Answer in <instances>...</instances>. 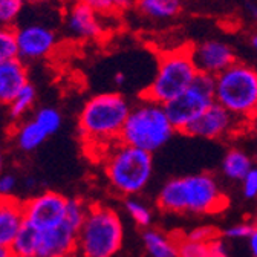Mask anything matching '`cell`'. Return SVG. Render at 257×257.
Masks as SVG:
<instances>
[{"mask_svg":"<svg viewBox=\"0 0 257 257\" xmlns=\"http://www.w3.org/2000/svg\"><path fill=\"white\" fill-rule=\"evenodd\" d=\"M156 204L167 213L211 214L227 208L228 199L213 175L198 173L167 181L158 193Z\"/></svg>","mask_w":257,"mask_h":257,"instance_id":"1","label":"cell"},{"mask_svg":"<svg viewBox=\"0 0 257 257\" xmlns=\"http://www.w3.org/2000/svg\"><path fill=\"white\" fill-rule=\"evenodd\" d=\"M131 109V103L121 93H100L92 96L84 104L78 119L83 140L95 149L103 147L106 153L113 144L119 143Z\"/></svg>","mask_w":257,"mask_h":257,"instance_id":"2","label":"cell"},{"mask_svg":"<svg viewBox=\"0 0 257 257\" xmlns=\"http://www.w3.org/2000/svg\"><path fill=\"white\" fill-rule=\"evenodd\" d=\"M103 158L107 182L116 195L137 196L149 185L153 175L152 153L119 141Z\"/></svg>","mask_w":257,"mask_h":257,"instance_id":"3","label":"cell"},{"mask_svg":"<svg viewBox=\"0 0 257 257\" xmlns=\"http://www.w3.org/2000/svg\"><path fill=\"white\" fill-rule=\"evenodd\" d=\"M175 132L176 128L170 122L166 107L141 96V100L131 109L119 141L153 153L163 149Z\"/></svg>","mask_w":257,"mask_h":257,"instance_id":"4","label":"cell"},{"mask_svg":"<svg viewBox=\"0 0 257 257\" xmlns=\"http://www.w3.org/2000/svg\"><path fill=\"white\" fill-rule=\"evenodd\" d=\"M124 227L119 214L103 204H90L77 237L80 257H113L122 246Z\"/></svg>","mask_w":257,"mask_h":257,"instance_id":"5","label":"cell"},{"mask_svg":"<svg viewBox=\"0 0 257 257\" xmlns=\"http://www.w3.org/2000/svg\"><path fill=\"white\" fill-rule=\"evenodd\" d=\"M214 101L242 122L257 119V71L236 61L214 77Z\"/></svg>","mask_w":257,"mask_h":257,"instance_id":"6","label":"cell"},{"mask_svg":"<svg viewBox=\"0 0 257 257\" xmlns=\"http://www.w3.org/2000/svg\"><path fill=\"white\" fill-rule=\"evenodd\" d=\"M198 75V68L191 58V48L167 51L159 57L156 74L141 96L166 106L184 93Z\"/></svg>","mask_w":257,"mask_h":257,"instance_id":"7","label":"cell"},{"mask_svg":"<svg viewBox=\"0 0 257 257\" xmlns=\"http://www.w3.org/2000/svg\"><path fill=\"white\" fill-rule=\"evenodd\" d=\"M214 101V77L199 74L193 84L181 93L178 98L167 103L166 112L176 132H185V128L204 113Z\"/></svg>","mask_w":257,"mask_h":257,"instance_id":"8","label":"cell"},{"mask_svg":"<svg viewBox=\"0 0 257 257\" xmlns=\"http://www.w3.org/2000/svg\"><path fill=\"white\" fill-rule=\"evenodd\" d=\"M69 199L57 191H45L23 204L25 222L39 231L52 230L64 222Z\"/></svg>","mask_w":257,"mask_h":257,"instance_id":"9","label":"cell"},{"mask_svg":"<svg viewBox=\"0 0 257 257\" xmlns=\"http://www.w3.org/2000/svg\"><path fill=\"white\" fill-rule=\"evenodd\" d=\"M240 122L242 121H239L227 109H223L217 103H213L185 128L184 134L205 140H219L234 134Z\"/></svg>","mask_w":257,"mask_h":257,"instance_id":"10","label":"cell"},{"mask_svg":"<svg viewBox=\"0 0 257 257\" xmlns=\"http://www.w3.org/2000/svg\"><path fill=\"white\" fill-rule=\"evenodd\" d=\"M191 58L199 74L211 77L219 75L237 61L234 49L220 40H205L191 46Z\"/></svg>","mask_w":257,"mask_h":257,"instance_id":"11","label":"cell"},{"mask_svg":"<svg viewBox=\"0 0 257 257\" xmlns=\"http://www.w3.org/2000/svg\"><path fill=\"white\" fill-rule=\"evenodd\" d=\"M16 32H17L19 58L22 61L45 58L55 49L57 45L55 32L48 26L31 23L22 26Z\"/></svg>","mask_w":257,"mask_h":257,"instance_id":"12","label":"cell"},{"mask_svg":"<svg viewBox=\"0 0 257 257\" xmlns=\"http://www.w3.org/2000/svg\"><path fill=\"white\" fill-rule=\"evenodd\" d=\"M66 28L71 36L80 40H96L103 36L104 31L100 14L81 0L68 10Z\"/></svg>","mask_w":257,"mask_h":257,"instance_id":"13","label":"cell"},{"mask_svg":"<svg viewBox=\"0 0 257 257\" xmlns=\"http://www.w3.org/2000/svg\"><path fill=\"white\" fill-rule=\"evenodd\" d=\"M28 83V71L20 58L0 61V104L10 106Z\"/></svg>","mask_w":257,"mask_h":257,"instance_id":"14","label":"cell"},{"mask_svg":"<svg viewBox=\"0 0 257 257\" xmlns=\"http://www.w3.org/2000/svg\"><path fill=\"white\" fill-rule=\"evenodd\" d=\"M23 223V202L16 198H0V246L11 248Z\"/></svg>","mask_w":257,"mask_h":257,"instance_id":"15","label":"cell"},{"mask_svg":"<svg viewBox=\"0 0 257 257\" xmlns=\"http://www.w3.org/2000/svg\"><path fill=\"white\" fill-rule=\"evenodd\" d=\"M143 245L149 257H179L176 234L147 228L143 233Z\"/></svg>","mask_w":257,"mask_h":257,"instance_id":"16","label":"cell"},{"mask_svg":"<svg viewBox=\"0 0 257 257\" xmlns=\"http://www.w3.org/2000/svg\"><path fill=\"white\" fill-rule=\"evenodd\" d=\"M184 0H135L138 13L150 20H170L179 16Z\"/></svg>","mask_w":257,"mask_h":257,"instance_id":"17","label":"cell"},{"mask_svg":"<svg viewBox=\"0 0 257 257\" xmlns=\"http://www.w3.org/2000/svg\"><path fill=\"white\" fill-rule=\"evenodd\" d=\"M252 167L251 156L240 149H230L222 159V173L231 181H242Z\"/></svg>","mask_w":257,"mask_h":257,"instance_id":"18","label":"cell"},{"mask_svg":"<svg viewBox=\"0 0 257 257\" xmlns=\"http://www.w3.org/2000/svg\"><path fill=\"white\" fill-rule=\"evenodd\" d=\"M48 137V132L34 118L22 124L16 132L17 146L23 152H34L46 141Z\"/></svg>","mask_w":257,"mask_h":257,"instance_id":"19","label":"cell"},{"mask_svg":"<svg viewBox=\"0 0 257 257\" xmlns=\"http://www.w3.org/2000/svg\"><path fill=\"white\" fill-rule=\"evenodd\" d=\"M11 251L16 257H39L40 231L25 222L11 245Z\"/></svg>","mask_w":257,"mask_h":257,"instance_id":"20","label":"cell"},{"mask_svg":"<svg viewBox=\"0 0 257 257\" xmlns=\"http://www.w3.org/2000/svg\"><path fill=\"white\" fill-rule=\"evenodd\" d=\"M124 208L138 227L144 230L150 228L152 220H153V213L146 202H143L141 199H137L135 196H131L124 201Z\"/></svg>","mask_w":257,"mask_h":257,"instance_id":"21","label":"cell"},{"mask_svg":"<svg viewBox=\"0 0 257 257\" xmlns=\"http://www.w3.org/2000/svg\"><path fill=\"white\" fill-rule=\"evenodd\" d=\"M36 96H37V92H36V87L32 86L31 83H28L17 95L16 98L13 100V103L10 104V113L13 118H22L36 101Z\"/></svg>","mask_w":257,"mask_h":257,"instance_id":"22","label":"cell"},{"mask_svg":"<svg viewBox=\"0 0 257 257\" xmlns=\"http://www.w3.org/2000/svg\"><path fill=\"white\" fill-rule=\"evenodd\" d=\"M19 58L17 32L11 26H0V61Z\"/></svg>","mask_w":257,"mask_h":257,"instance_id":"23","label":"cell"},{"mask_svg":"<svg viewBox=\"0 0 257 257\" xmlns=\"http://www.w3.org/2000/svg\"><path fill=\"white\" fill-rule=\"evenodd\" d=\"M81 2H84L100 16L119 13L132 5V0H81Z\"/></svg>","mask_w":257,"mask_h":257,"instance_id":"24","label":"cell"},{"mask_svg":"<svg viewBox=\"0 0 257 257\" xmlns=\"http://www.w3.org/2000/svg\"><path fill=\"white\" fill-rule=\"evenodd\" d=\"M178 237V248H179V257H208V243L195 242L185 236L176 234Z\"/></svg>","mask_w":257,"mask_h":257,"instance_id":"25","label":"cell"},{"mask_svg":"<svg viewBox=\"0 0 257 257\" xmlns=\"http://www.w3.org/2000/svg\"><path fill=\"white\" fill-rule=\"evenodd\" d=\"M34 119L45 128L48 135H54L61 125V113L54 107H42L34 115Z\"/></svg>","mask_w":257,"mask_h":257,"instance_id":"26","label":"cell"},{"mask_svg":"<svg viewBox=\"0 0 257 257\" xmlns=\"http://www.w3.org/2000/svg\"><path fill=\"white\" fill-rule=\"evenodd\" d=\"M25 0H0V26H11L23 11Z\"/></svg>","mask_w":257,"mask_h":257,"instance_id":"27","label":"cell"},{"mask_svg":"<svg viewBox=\"0 0 257 257\" xmlns=\"http://www.w3.org/2000/svg\"><path fill=\"white\" fill-rule=\"evenodd\" d=\"M254 228H255V225H252L249 222H242V223H236V225L228 227L223 231V236L228 239H249Z\"/></svg>","mask_w":257,"mask_h":257,"instance_id":"28","label":"cell"},{"mask_svg":"<svg viewBox=\"0 0 257 257\" xmlns=\"http://www.w3.org/2000/svg\"><path fill=\"white\" fill-rule=\"evenodd\" d=\"M240 182H242V195L249 201L257 199V167H252Z\"/></svg>","mask_w":257,"mask_h":257,"instance_id":"29","label":"cell"},{"mask_svg":"<svg viewBox=\"0 0 257 257\" xmlns=\"http://www.w3.org/2000/svg\"><path fill=\"white\" fill-rule=\"evenodd\" d=\"M188 239L195 240V242H201V243H210L211 240L217 239L219 237V233L216 228L210 227V225H207V227H198L195 230H191L188 234H187Z\"/></svg>","mask_w":257,"mask_h":257,"instance_id":"30","label":"cell"},{"mask_svg":"<svg viewBox=\"0 0 257 257\" xmlns=\"http://www.w3.org/2000/svg\"><path fill=\"white\" fill-rule=\"evenodd\" d=\"M17 188V178L11 173L0 175V198H13Z\"/></svg>","mask_w":257,"mask_h":257,"instance_id":"31","label":"cell"},{"mask_svg":"<svg viewBox=\"0 0 257 257\" xmlns=\"http://www.w3.org/2000/svg\"><path fill=\"white\" fill-rule=\"evenodd\" d=\"M208 249H210L208 257H230L227 246H225L223 240L219 239V237L208 243Z\"/></svg>","mask_w":257,"mask_h":257,"instance_id":"32","label":"cell"},{"mask_svg":"<svg viewBox=\"0 0 257 257\" xmlns=\"http://www.w3.org/2000/svg\"><path fill=\"white\" fill-rule=\"evenodd\" d=\"M246 13L257 23V0H248L246 2Z\"/></svg>","mask_w":257,"mask_h":257,"instance_id":"33","label":"cell"},{"mask_svg":"<svg viewBox=\"0 0 257 257\" xmlns=\"http://www.w3.org/2000/svg\"><path fill=\"white\" fill-rule=\"evenodd\" d=\"M249 249H251V254L254 257H257V225H255V228L252 231V234L249 236Z\"/></svg>","mask_w":257,"mask_h":257,"instance_id":"34","label":"cell"},{"mask_svg":"<svg viewBox=\"0 0 257 257\" xmlns=\"http://www.w3.org/2000/svg\"><path fill=\"white\" fill-rule=\"evenodd\" d=\"M249 46L257 54V32H252V34L249 36Z\"/></svg>","mask_w":257,"mask_h":257,"instance_id":"35","label":"cell"},{"mask_svg":"<svg viewBox=\"0 0 257 257\" xmlns=\"http://www.w3.org/2000/svg\"><path fill=\"white\" fill-rule=\"evenodd\" d=\"M0 257H16V255H14V252L11 251V248L0 246Z\"/></svg>","mask_w":257,"mask_h":257,"instance_id":"36","label":"cell"},{"mask_svg":"<svg viewBox=\"0 0 257 257\" xmlns=\"http://www.w3.org/2000/svg\"><path fill=\"white\" fill-rule=\"evenodd\" d=\"M124 81H125V75H124L122 72H118V74L115 75V83H116L118 86H121Z\"/></svg>","mask_w":257,"mask_h":257,"instance_id":"37","label":"cell"},{"mask_svg":"<svg viewBox=\"0 0 257 257\" xmlns=\"http://www.w3.org/2000/svg\"><path fill=\"white\" fill-rule=\"evenodd\" d=\"M25 184H26V187H28V188H32V187L36 185V179H34V178H26Z\"/></svg>","mask_w":257,"mask_h":257,"instance_id":"38","label":"cell"},{"mask_svg":"<svg viewBox=\"0 0 257 257\" xmlns=\"http://www.w3.org/2000/svg\"><path fill=\"white\" fill-rule=\"evenodd\" d=\"M57 257H80L75 251L74 252H68V254H63V255H57Z\"/></svg>","mask_w":257,"mask_h":257,"instance_id":"39","label":"cell"},{"mask_svg":"<svg viewBox=\"0 0 257 257\" xmlns=\"http://www.w3.org/2000/svg\"><path fill=\"white\" fill-rule=\"evenodd\" d=\"M28 4H42V2H46V0H25Z\"/></svg>","mask_w":257,"mask_h":257,"instance_id":"40","label":"cell"},{"mask_svg":"<svg viewBox=\"0 0 257 257\" xmlns=\"http://www.w3.org/2000/svg\"><path fill=\"white\" fill-rule=\"evenodd\" d=\"M2 169H4V156L0 153V175H2Z\"/></svg>","mask_w":257,"mask_h":257,"instance_id":"41","label":"cell"},{"mask_svg":"<svg viewBox=\"0 0 257 257\" xmlns=\"http://www.w3.org/2000/svg\"><path fill=\"white\" fill-rule=\"evenodd\" d=\"M254 122H255V124H254V131H255V137H257V119H255Z\"/></svg>","mask_w":257,"mask_h":257,"instance_id":"42","label":"cell"}]
</instances>
